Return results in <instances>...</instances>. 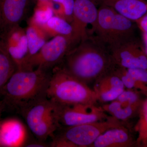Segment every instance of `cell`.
<instances>
[{
    "mask_svg": "<svg viewBox=\"0 0 147 147\" xmlns=\"http://www.w3.org/2000/svg\"><path fill=\"white\" fill-rule=\"evenodd\" d=\"M61 66L88 85L115 67L108 47L95 37L88 36L69 50Z\"/></svg>",
    "mask_w": 147,
    "mask_h": 147,
    "instance_id": "1",
    "label": "cell"
},
{
    "mask_svg": "<svg viewBox=\"0 0 147 147\" xmlns=\"http://www.w3.org/2000/svg\"><path fill=\"white\" fill-rule=\"evenodd\" d=\"M49 70L40 67L31 70L17 69L0 93L4 101L21 111L33 102L47 97L52 74Z\"/></svg>",
    "mask_w": 147,
    "mask_h": 147,
    "instance_id": "2",
    "label": "cell"
},
{
    "mask_svg": "<svg viewBox=\"0 0 147 147\" xmlns=\"http://www.w3.org/2000/svg\"><path fill=\"white\" fill-rule=\"evenodd\" d=\"M47 98L60 105H97L95 92L68 73L61 66L53 69L47 91Z\"/></svg>",
    "mask_w": 147,
    "mask_h": 147,
    "instance_id": "3",
    "label": "cell"
},
{
    "mask_svg": "<svg viewBox=\"0 0 147 147\" xmlns=\"http://www.w3.org/2000/svg\"><path fill=\"white\" fill-rule=\"evenodd\" d=\"M134 22L113 9L100 5L97 20L92 28L96 37L110 47L134 37Z\"/></svg>",
    "mask_w": 147,
    "mask_h": 147,
    "instance_id": "4",
    "label": "cell"
},
{
    "mask_svg": "<svg viewBox=\"0 0 147 147\" xmlns=\"http://www.w3.org/2000/svg\"><path fill=\"white\" fill-rule=\"evenodd\" d=\"M124 122L109 116L104 120L75 126L64 127L60 135L77 147H90L98 137L106 130Z\"/></svg>",
    "mask_w": 147,
    "mask_h": 147,
    "instance_id": "5",
    "label": "cell"
},
{
    "mask_svg": "<svg viewBox=\"0 0 147 147\" xmlns=\"http://www.w3.org/2000/svg\"><path fill=\"white\" fill-rule=\"evenodd\" d=\"M74 45L71 38L63 36H54L47 41L29 62V70L37 67L50 69L61 63Z\"/></svg>",
    "mask_w": 147,
    "mask_h": 147,
    "instance_id": "6",
    "label": "cell"
},
{
    "mask_svg": "<svg viewBox=\"0 0 147 147\" xmlns=\"http://www.w3.org/2000/svg\"><path fill=\"white\" fill-rule=\"evenodd\" d=\"M56 104L58 119L61 126L70 127L91 123L104 120L109 117L101 106L97 105H65Z\"/></svg>",
    "mask_w": 147,
    "mask_h": 147,
    "instance_id": "7",
    "label": "cell"
},
{
    "mask_svg": "<svg viewBox=\"0 0 147 147\" xmlns=\"http://www.w3.org/2000/svg\"><path fill=\"white\" fill-rule=\"evenodd\" d=\"M142 43L134 37L108 48L116 65L126 69H147V58Z\"/></svg>",
    "mask_w": 147,
    "mask_h": 147,
    "instance_id": "8",
    "label": "cell"
},
{
    "mask_svg": "<svg viewBox=\"0 0 147 147\" xmlns=\"http://www.w3.org/2000/svg\"><path fill=\"white\" fill-rule=\"evenodd\" d=\"M96 3L94 0H74L71 24L75 46L88 36V26L92 28L96 22L98 9Z\"/></svg>",
    "mask_w": 147,
    "mask_h": 147,
    "instance_id": "9",
    "label": "cell"
},
{
    "mask_svg": "<svg viewBox=\"0 0 147 147\" xmlns=\"http://www.w3.org/2000/svg\"><path fill=\"white\" fill-rule=\"evenodd\" d=\"M0 38L17 69L28 70V45L26 29L18 26L0 35Z\"/></svg>",
    "mask_w": 147,
    "mask_h": 147,
    "instance_id": "10",
    "label": "cell"
},
{
    "mask_svg": "<svg viewBox=\"0 0 147 147\" xmlns=\"http://www.w3.org/2000/svg\"><path fill=\"white\" fill-rule=\"evenodd\" d=\"M32 0H0V35L20 26L26 18Z\"/></svg>",
    "mask_w": 147,
    "mask_h": 147,
    "instance_id": "11",
    "label": "cell"
},
{
    "mask_svg": "<svg viewBox=\"0 0 147 147\" xmlns=\"http://www.w3.org/2000/svg\"><path fill=\"white\" fill-rule=\"evenodd\" d=\"M128 122L112 127L101 134L90 147H137V139Z\"/></svg>",
    "mask_w": 147,
    "mask_h": 147,
    "instance_id": "12",
    "label": "cell"
},
{
    "mask_svg": "<svg viewBox=\"0 0 147 147\" xmlns=\"http://www.w3.org/2000/svg\"><path fill=\"white\" fill-rule=\"evenodd\" d=\"M113 70L94 82L93 89L98 102L105 103L115 100L124 90L125 87L122 82Z\"/></svg>",
    "mask_w": 147,
    "mask_h": 147,
    "instance_id": "13",
    "label": "cell"
},
{
    "mask_svg": "<svg viewBox=\"0 0 147 147\" xmlns=\"http://www.w3.org/2000/svg\"><path fill=\"white\" fill-rule=\"evenodd\" d=\"M55 102L47 97L33 102L20 111L32 132L44 123L55 110Z\"/></svg>",
    "mask_w": 147,
    "mask_h": 147,
    "instance_id": "14",
    "label": "cell"
},
{
    "mask_svg": "<svg viewBox=\"0 0 147 147\" xmlns=\"http://www.w3.org/2000/svg\"><path fill=\"white\" fill-rule=\"evenodd\" d=\"M135 22L147 13L146 0H94Z\"/></svg>",
    "mask_w": 147,
    "mask_h": 147,
    "instance_id": "15",
    "label": "cell"
},
{
    "mask_svg": "<svg viewBox=\"0 0 147 147\" xmlns=\"http://www.w3.org/2000/svg\"><path fill=\"white\" fill-rule=\"evenodd\" d=\"M26 136V130L20 121L12 119L0 123V143L1 146H22Z\"/></svg>",
    "mask_w": 147,
    "mask_h": 147,
    "instance_id": "16",
    "label": "cell"
},
{
    "mask_svg": "<svg viewBox=\"0 0 147 147\" xmlns=\"http://www.w3.org/2000/svg\"><path fill=\"white\" fill-rule=\"evenodd\" d=\"M142 103L128 105L115 100L100 106L105 113L110 114V116L121 121L128 122L129 120L138 116Z\"/></svg>",
    "mask_w": 147,
    "mask_h": 147,
    "instance_id": "17",
    "label": "cell"
},
{
    "mask_svg": "<svg viewBox=\"0 0 147 147\" xmlns=\"http://www.w3.org/2000/svg\"><path fill=\"white\" fill-rule=\"evenodd\" d=\"M28 45V63L27 70H29V62L33 57L39 52L47 42L45 32L38 27L29 24L26 29Z\"/></svg>",
    "mask_w": 147,
    "mask_h": 147,
    "instance_id": "18",
    "label": "cell"
},
{
    "mask_svg": "<svg viewBox=\"0 0 147 147\" xmlns=\"http://www.w3.org/2000/svg\"><path fill=\"white\" fill-rule=\"evenodd\" d=\"M16 70L15 63L9 55L0 38V93Z\"/></svg>",
    "mask_w": 147,
    "mask_h": 147,
    "instance_id": "19",
    "label": "cell"
},
{
    "mask_svg": "<svg viewBox=\"0 0 147 147\" xmlns=\"http://www.w3.org/2000/svg\"><path fill=\"white\" fill-rule=\"evenodd\" d=\"M42 30L46 34L53 36H63L71 38L72 39L73 30L71 24L64 18L56 15H54L47 21Z\"/></svg>",
    "mask_w": 147,
    "mask_h": 147,
    "instance_id": "20",
    "label": "cell"
},
{
    "mask_svg": "<svg viewBox=\"0 0 147 147\" xmlns=\"http://www.w3.org/2000/svg\"><path fill=\"white\" fill-rule=\"evenodd\" d=\"M36 4L29 24L38 27L42 30L47 21L55 15L53 3L50 1L41 2Z\"/></svg>",
    "mask_w": 147,
    "mask_h": 147,
    "instance_id": "21",
    "label": "cell"
},
{
    "mask_svg": "<svg viewBox=\"0 0 147 147\" xmlns=\"http://www.w3.org/2000/svg\"><path fill=\"white\" fill-rule=\"evenodd\" d=\"M139 119L134 129L137 133V147H147V96L139 109Z\"/></svg>",
    "mask_w": 147,
    "mask_h": 147,
    "instance_id": "22",
    "label": "cell"
},
{
    "mask_svg": "<svg viewBox=\"0 0 147 147\" xmlns=\"http://www.w3.org/2000/svg\"><path fill=\"white\" fill-rule=\"evenodd\" d=\"M113 71L120 78L127 89L137 90L147 96V86L134 79L128 72L127 69L116 65Z\"/></svg>",
    "mask_w": 147,
    "mask_h": 147,
    "instance_id": "23",
    "label": "cell"
},
{
    "mask_svg": "<svg viewBox=\"0 0 147 147\" xmlns=\"http://www.w3.org/2000/svg\"><path fill=\"white\" fill-rule=\"evenodd\" d=\"M51 1L59 7L54 9L55 15L64 18L71 24L74 0H51Z\"/></svg>",
    "mask_w": 147,
    "mask_h": 147,
    "instance_id": "24",
    "label": "cell"
},
{
    "mask_svg": "<svg viewBox=\"0 0 147 147\" xmlns=\"http://www.w3.org/2000/svg\"><path fill=\"white\" fill-rule=\"evenodd\" d=\"M141 92L134 89L124 90L116 100L128 105H134L142 103L143 99L140 96Z\"/></svg>",
    "mask_w": 147,
    "mask_h": 147,
    "instance_id": "25",
    "label": "cell"
},
{
    "mask_svg": "<svg viewBox=\"0 0 147 147\" xmlns=\"http://www.w3.org/2000/svg\"><path fill=\"white\" fill-rule=\"evenodd\" d=\"M134 79L147 86V69L143 68L127 69Z\"/></svg>",
    "mask_w": 147,
    "mask_h": 147,
    "instance_id": "26",
    "label": "cell"
},
{
    "mask_svg": "<svg viewBox=\"0 0 147 147\" xmlns=\"http://www.w3.org/2000/svg\"><path fill=\"white\" fill-rule=\"evenodd\" d=\"M50 146L53 147H77L76 145L71 143L61 135H58L53 139L50 144Z\"/></svg>",
    "mask_w": 147,
    "mask_h": 147,
    "instance_id": "27",
    "label": "cell"
},
{
    "mask_svg": "<svg viewBox=\"0 0 147 147\" xmlns=\"http://www.w3.org/2000/svg\"><path fill=\"white\" fill-rule=\"evenodd\" d=\"M142 32L147 33V13L135 22Z\"/></svg>",
    "mask_w": 147,
    "mask_h": 147,
    "instance_id": "28",
    "label": "cell"
},
{
    "mask_svg": "<svg viewBox=\"0 0 147 147\" xmlns=\"http://www.w3.org/2000/svg\"><path fill=\"white\" fill-rule=\"evenodd\" d=\"M26 147H47V145L41 142H33L25 145Z\"/></svg>",
    "mask_w": 147,
    "mask_h": 147,
    "instance_id": "29",
    "label": "cell"
},
{
    "mask_svg": "<svg viewBox=\"0 0 147 147\" xmlns=\"http://www.w3.org/2000/svg\"><path fill=\"white\" fill-rule=\"evenodd\" d=\"M142 38H143V44L144 45L145 54L147 58V33L142 32Z\"/></svg>",
    "mask_w": 147,
    "mask_h": 147,
    "instance_id": "30",
    "label": "cell"
},
{
    "mask_svg": "<svg viewBox=\"0 0 147 147\" xmlns=\"http://www.w3.org/2000/svg\"><path fill=\"white\" fill-rule=\"evenodd\" d=\"M51 0H32L36 4L37 3L41 2L46 1H50Z\"/></svg>",
    "mask_w": 147,
    "mask_h": 147,
    "instance_id": "31",
    "label": "cell"
},
{
    "mask_svg": "<svg viewBox=\"0 0 147 147\" xmlns=\"http://www.w3.org/2000/svg\"><path fill=\"white\" fill-rule=\"evenodd\" d=\"M2 109V108L1 104V103H0V118H1V114Z\"/></svg>",
    "mask_w": 147,
    "mask_h": 147,
    "instance_id": "32",
    "label": "cell"
},
{
    "mask_svg": "<svg viewBox=\"0 0 147 147\" xmlns=\"http://www.w3.org/2000/svg\"><path fill=\"white\" fill-rule=\"evenodd\" d=\"M1 146V143H0V147Z\"/></svg>",
    "mask_w": 147,
    "mask_h": 147,
    "instance_id": "33",
    "label": "cell"
},
{
    "mask_svg": "<svg viewBox=\"0 0 147 147\" xmlns=\"http://www.w3.org/2000/svg\"><path fill=\"white\" fill-rule=\"evenodd\" d=\"M146 1H147V0H146Z\"/></svg>",
    "mask_w": 147,
    "mask_h": 147,
    "instance_id": "34",
    "label": "cell"
}]
</instances>
